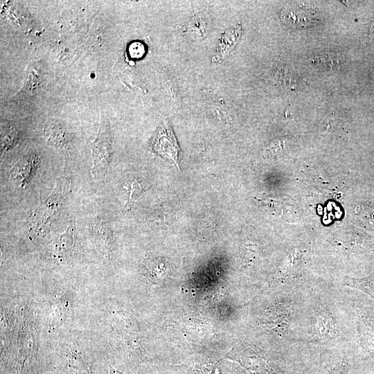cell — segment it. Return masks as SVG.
<instances>
[{"instance_id": "1", "label": "cell", "mask_w": 374, "mask_h": 374, "mask_svg": "<svg viewBox=\"0 0 374 374\" xmlns=\"http://www.w3.org/2000/svg\"><path fill=\"white\" fill-rule=\"evenodd\" d=\"M69 179H59L49 195L40 203L33 212L30 222V231L33 235H43L47 232L54 217L58 215L71 190Z\"/></svg>"}, {"instance_id": "2", "label": "cell", "mask_w": 374, "mask_h": 374, "mask_svg": "<svg viewBox=\"0 0 374 374\" xmlns=\"http://www.w3.org/2000/svg\"><path fill=\"white\" fill-rule=\"evenodd\" d=\"M93 166L91 173L95 179H101L107 173L113 157L112 136L109 122L102 116L98 134L91 144Z\"/></svg>"}, {"instance_id": "3", "label": "cell", "mask_w": 374, "mask_h": 374, "mask_svg": "<svg viewBox=\"0 0 374 374\" xmlns=\"http://www.w3.org/2000/svg\"><path fill=\"white\" fill-rule=\"evenodd\" d=\"M151 150L174 163L178 169V155L179 148L168 121H163L154 131L149 141Z\"/></svg>"}, {"instance_id": "4", "label": "cell", "mask_w": 374, "mask_h": 374, "mask_svg": "<svg viewBox=\"0 0 374 374\" xmlns=\"http://www.w3.org/2000/svg\"><path fill=\"white\" fill-rule=\"evenodd\" d=\"M280 17L288 26L299 28L314 26L322 19L314 9L298 3L287 4L281 12Z\"/></svg>"}, {"instance_id": "5", "label": "cell", "mask_w": 374, "mask_h": 374, "mask_svg": "<svg viewBox=\"0 0 374 374\" xmlns=\"http://www.w3.org/2000/svg\"><path fill=\"white\" fill-rule=\"evenodd\" d=\"M40 159L35 152H29L16 161L10 170L11 179L21 187L26 186L35 176Z\"/></svg>"}, {"instance_id": "6", "label": "cell", "mask_w": 374, "mask_h": 374, "mask_svg": "<svg viewBox=\"0 0 374 374\" xmlns=\"http://www.w3.org/2000/svg\"><path fill=\"white\" fill-rule=\"evenodd\" d=\"M44 75V64L41 60L30 63L26 69L23 87L13 97L19 100L25 97L35 96L42 85Z\"/></svg>"}, {"instance_id": "7", "label": "cell", "mask_w": 374, "mask_h": 374, "mask_svg": "<svg viewBox=\"0 0 374 374\" xmlns=\"http://www.w3.org/2000/svg\"><path fill=\"white\" fill-rule=\"evenodd\" d=\"M75 236V223L71 220L65 231L52 241L49 251L52 256L57 260H62L68 256L71 251Z\"/></svg>"}, {"instance_id": "8", "label": "cell", "mask_w": 374, "mask_h": 374, "mask_svg": "<svg viewBox=\"0 0 374 374\" xmlns=\"http://www.w3.org/2000/svg\"><path fill=\"white\" fill-rule=\"evenodd\" d=\"M91 234L97 244L109 251L114 241V231L107 220L96 219L91 224Z\"/></svg>"}, {"instance_id": "9", "label": "cell", "mask_w": 374, "mask_h": 374, "mask_svg": "<svg viewBox=\"0 0 374 374\" xmlns=\"http://www.w3.org/2000/svg\"><path fill=\"white\" fill-rule=\"evenodd\" d=\"M44 134L47 142L57 148H65L71 141L70 133L65 126L57 121L46 125Z\"/></svg>"}, {"instance_id": "10", "label": "cell", "mask_w": 374, "mask_h": 374, "mask_svg": "<svg viewBox=\"0 0 374 374\" xmlns=\"http://www.w3.org/2000/svg\"><path fill=\"white\" fill-rule=\"evenodd\" d=\"M312 60L317 66L326 68V69L332 70L338 69L340 66L338 57L332 53L325 52L319 55H316Z\"/></svg>"}, {"instance_id": "11", "label": "cell", "mask_w": 374, "mask_h": 374, "mask_svg": "<svg viewBox=\"0 0 374 374\" xmlns=\"http://www.w3.org/2000/svg\"><path fill=\"white\" fill-rule=\"evenodd\" d=\"M19 131L15 127H8L1 136V150H8L16 145L19 139Z\"/></svg>"}, {"instance_id": "12", "label": "cell", "mask_w": 374, "mask_h": 374, "mask_svg": "<svg viewBox=\"0 0 374 374\" xmlns=\"http://www.w3.org/2000/svg\"><path fill=\"white\" fill-rule=\"evenodd\" d=\"M129 53L130 57L139 59L145 53V48L143 44L140 42H134L129 47Z\"/></svg>"}, {"instance_id": "13", "label": "cell", "mask_w": 374, "mask_h": 374, "mask_svg": "<svg viewBox=\"0 0 374 374\" xmlns=\"http://www.w3.org/2000/svg\"><path fill=\"white\" fill-rule=\"evenodd\" d=\"M372 30H373L372 31H373V33H374V22H373V25H372Z\"/></svg>"}]
</instances>
